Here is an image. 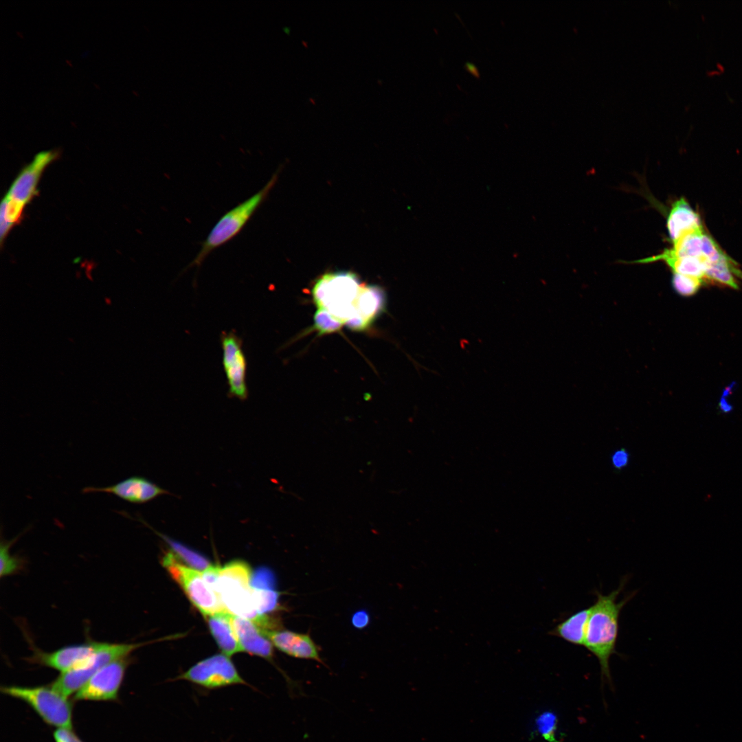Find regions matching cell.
Wrapping results in <instances>:
<instances>
[{
	"instance_id": "1",
	"label": "cell",
	"mask_w": 742,
	"mask_h": 742,
	"mask_svg": "<svg viewBox=\"0 0 742 742\" xmlns=\"http://www.w3.org/2000/svg\"><path fill=\"white\" fill-rule=\"evenodd\" d=\"M626 584V578L619 586L608 594L596 591V600L587 624L584 647L598 660L603 682L613 687L609 660L618 654L616 642L618 635L619 617L624 606L633 597L634 593L616 602L619 594Z\"/></svg>"
},
{
	"instance_id": "2",
	"label": "cell",
	"mask_w": 742,
	"mask_h": 742,
	"mask_svg": "<svg viewBox=\"0 0 742 742\" xmlns=\"http://www.w3.org/2000/svg\"><path fill=\"white\" fill-rule=\"evenodd\" d=\"M251 572L243 561H232L220 567L216 593L231 614L249 619L262 629L271 626L269 618L260 614L254 605Z\"/></svg>"
},
{
	"instance_id": "3",
	"label": "cell",
	"mask_w": 742,
	"mask_h": 742,
	"mask_svg": "<svg viewBox=\"0 0 742 742\" xmlns=\"http://www.w3.org/2000/svg\"><path fill=\"white\" fill-rule=\"evenodd\" d=\"M279 170L254 195L225 213L201 243V248L188 268L200 267L215 249L237 236L263 203L277 182Z\"/></svg>"
},
{
	"instance_id": "4",
	"label": "cell",
	"mask_w": 742,
	"mask_h": 742,
	"mask_svg": "<svg viewBox=\"0 0 742 742\" xmlns=\"http://www.w3.org/2000/svg\"><path fill=\"white\" fill-rule=\"evenodd\" d=\"M358 276L351 271H336L322 275L313 289L318 308L328 311L345 324L355 313V302L362 286Z\"/></svg>"
},
{
	"instance_id": "5",
	"label": "cell",
	"mask_w": 742,
	"mask_h": 742,
	"mask_svg": "<svg viewBox=\"0 0 742 742\" xmlns=\"http://www.w3.org/2000/svg\"><path fill=\"white\" fill-rule=\"evenodd\" d=\"M1 690L28 704L48 725L72 729V704L52 687L10 686Z\"/></svg>"
},
{
	"instance_id": "6",
	"label": "cell",
	"mask_w": 742,
	"mask_h": 742,
	"mask_svg": "<svg viewBox=\"0 0 742 742\" xmlns=\"http://www.w3.org/2000/svg\"><path fill=\"white\" fill-rule=\"evenodd\" d=\"M162 565L205 617L227 610L202 572L185 565L172 551L165 553Z\"/></svg>"
},
{
	"instance_id": "7",
	"label": "cell",
	"mask_w": 742,
	"mask_h": 742,
	"mask_svg": "<svg viewBox=\"0 0 742 742\" xmlns=\"http://www.w3.org/2000/svg\"><path fill=\"white\" fill-rule=\"evenodd\" d=\"M137 644H109L97 642L92 654L69 671L63 673L51 685L67 697L80 690L100 669L109 663L128 657Z\"/></svg>"
},
{
	"instance_id": "8",
	"label": "cell",
	"mask_w": 742,
	"mask_h": 742,
	"mask_svg": "<svg viewBox=\"0 0 742 742\" xmlns=\"http://www.w3.org/2000/svg\"><path fill=\"white\" fill-rule=\"evenodd\" d=\"M179 679L210 690L236 684L249 685L238 673L229 657L225 654L214 655L200 661L174 679Z\"/></svg>"
},
{
	"instance_id": "9",
	"label": "cell",
	"mask_w": 742,
	"mask_h": 742,
	"mask_svg": "<svg viewBox=\"0 0 742 742\" xmlns=\"http://www.w3.org/2000/svg\"><path fill=\"white\" fill-rule=\"evenodd\" d=\"M222 363L228 385V395L240 400L248 397L246 382L247 363L243 341L234 331L223 332L220 337Z\"/></svg>"
},
{
	"instance_id": "10",
	"label": "cell",
	"mask_w": 742,
	"mask_h": 742,
	"mask_svg": "<svg viewBox=\"0 0 742 742\" xmlns=\"http://www.w3.org/2000/svg\"><path fill=\"white\" fill-rule=\"evenodd\" d=\"M128 660V657L120 658L102 667L77 691L74 699L115 700L129 664Z\"/></svg>"
},
{
	"instance_id": "11",
	"label": "cell",
	"mask_w": 742,
	"mask_h": 742,
	"mask_svg": "<svg viewBox=\"0 0 742 742\" xmlns=\"http://www.w3.org/2000/svg\"><path fill=\"white\" fill-rule=\"evenodd\" d=\"M58 155L57 150L38 153L16 177L6 196L24 207L37 194V186L43 172Z\"/></svg>"
},
{
	"instance_id": "12",
	"label": "cell",
	"mask_w": 742,
	"mask_h": 742,
	"mask_svg": "<svg viewBox=\"0 0 742 742\" xmlns=\"http://www.w3.org/2000/svg\"><path fill=\"white\" fill-rule=\"evenodd\" d=\"M82 492L113 494L123 500L135 504L147 502L166 493L153 482L139 476L130 477L109 486H87L82 489Z\"/></svg>"
},
{
	"instance_id": "13",
	"label": "cell",
	"mask_w": 742,
	"mask_h": 742,
	"mask_svg": "<svg viewBox=\"0 0 742 742\" xmlns=\"http://www.w3.org/2000/svg\"><path fill=\"white\" fill-rule=\"evenodd\" d=\"M262 633L279 650L297 658L314 660L323 663L318 648L308 634L291 631L262 629Z\"/></svg>"
},
{
	"instance_id": "14",
	"label": "cell",
	"mask_w": 742,
	"mask_h": 742,
	"mask_svg": "<svg viewBox=\"0 0 742 742\" xmlns=\"http://www.w3.org/2000/svg\"><path fill=\"white\" fill-rule=\"evenodd\" d=\"M232 626L243 651L271 660L273 647L261 629L251 620L232 614Z\"/></svg>"
},
{
	"instance_id": "15",
	"label": "cell",
	"mask_w": 742,
	"mask_h": 742,
	"mask_svg": "<svg viewBox=\"0 0 742 742\" xmlns=\"http://www.w3.org/2000/svg\"><path fill=\"white\" fill-rule=\"evenodd\" d=\"M97 642L67 646L52 653L36 655V660L41 664L67 672L90 656Z\"/></svg>"
},
{
	"instance_id": "16",
	"label": "cell",
	"mask_w": 742,
	"mask_h": 742,
	"mask_svg": "<svg viewBox=\"0 0 742 742\" xmlns=\"http://www.w3.org/2000/svg\"><path fill=\"white\" fill-rule=\"evenodd\" d=\"M666 227L672 243L688 233L703 228L699 214L684 198L672 204L666 218Z\"/></svg>"
},
{
	"instance_id": "17",
	"label": "cell",
	"mask_w": 742,
	"mask_h": 742,
	"mask_svg": "<svg viewBox=\"0 0 742 742\" xmlns=\"http://www.w3.org/2000/svg\"><path fill=\"white\" fill-rule=\"evenodd\" d=\"M232 616L225 610L205 617L217 644L228 657L243 651L232 626Z\"/></svg>"
},
{
	"instance_id": "18",
	"label": "cell",
	"mask_w": 742,
	"mask_h": 742,
	"mask_svg": "<svg viewBox=\"0 0 742 742\" xmlns=\"http://www.w3.org/2000/svg\"><path fill=\"white\" fill-rule=\"evenodd\" d=\"M592 610V605L576 611L559 622L548 632V634L560 638L572 644L584 647Z\"/></svg>"
},
{
	"instance_id": "19",
	"label": "cell",
	"mask_w": 742,
	"mask_h": 742,
	"mask_svg": "<svg viewBox=\"0 0 742 742\" xmlns=\"http://www.w3.org/2000/svg\"><path fill=\"white\" fill-rule=\"evenodd\" d=\"M384 304L385 293L380 286L363 284L355 302L354 317L369 325L383 309Z\"/></svg>"
},
{
	"instance_id": "20",
	"label": "cell",
	"mask_w": 742,
	"mask_h": 742,
	"mask_svg": "<svg viewBox=\"0 0 742 742\" xmlns=\"http://www.w3.org/2000/svg\"><path fill=\"white\" fill-rule=\"evenodd\" d=\"M662 260L671 268L673 273L704 279L708 261L702 256L695 257H669L658 255L642 258L633 262L648 264Z\"/></svg>"
},
{
	"instance_id": "21",
	"label": "cell",
	"mask_w": 742,
	"mask_h": 742,
	"mask_svg": "<svg viewBox=\"0 0 742 742\" xmlns=\"http://www.w3.org/2000/svg\"><path fill=\"white\" fill-rule=\"evenodd\" d=\"M703 228L688 233L673 243V247L666 249L660 256L695 257L702 255Z\"/></svg>"
},
{
	"instance_id": "22",
	"label": "cell",
	"mask_w": 742,
	"mask_h": 742,
	"mask_svg": "<svg viewBox=\"0 0 742 742\" xmlns=\"http://www.w3.org/2000/svg\"><path fill=\"white\" fill-rule=\"evenodd\" d=\"M736 276L742 278V271L737 267L736 262L730 258L714 263H708L704 278L737 289L739 285Z\"/></svg>"
},
{
	"instance_id": "23",
	"label": "cell",
	"mask_w": 742,
	"mask_h": 742,
	"mask_svg": "<svg viewBox=\"0 0 742 742\" xmlns=\"http://www.w3.org/2000/svg\"><path fill=\"white\" fill-rule=\"evenodd\" d=\"M161 537L171 548L172 551L176 556L191 567L203 572L212 565L204 556L188 546L166 536L161 535Z\"/></svg>"
},
{
	"instance_id": "24",
	"label": "cell",
	"mask_w": 742,
	"mask_h": 742,
	"mask_svg": "<svg viewBox=\"0 0 742 742\" xmlns=\"http://www.w3.org/2000/svg\"><path fill=\"white\" fill-rule=\"evenodd\" d=\"M23 206L6 196L1 201L0 209V238L3 243L12 227L20 220Z\"/></svg>"
},
{
	"instance_id": "25",
	"label": "cell",
	"mask_w": 742,
	"mask_h": 742,
	"mask_svg": "<svg viewBox=\"0 0 742 742\" xmlns=\"http://www.w3.org/2000/svg\"><path fill=\"white\" fill-rule=\"evenodd\" d=\"M558 723L557 715L552 711L546 710L535 718V730L548 742H561L558 734Z\"/></svg>"
},
{
	"instance_id": "26",
	"label": "cell",
	"mask_w": 742,
	"mask_h": 742,
	"mask_svg": "<svg viewBox=\"0 0 742 742\" xmlns=\"http://www.w3.org/2000/svg\"><path fill=\"white\" fill-rule=\"evenodd\" d=\"M252 587V586H251ZM255 607L260 614L273 611L278 605L280 593L272 589H260L252 587Z\"/></svg>"
},
{
	"instance_id": "27",
	"label": "cell",
	"mask_w": 742,
	"mask_h": 742,
	"mask_svg": "<svg viewBox=\"0 0 742 742\" xmlns=\"http://www.w3.org/2000/svg\"><path fill=\"white\" fill-rule=\"evenodd\" d=\"M671 284L674 290L683 297L695 294L703 284V279L673 273Z\"/></svg>"
},
{
	"instance_id": "28",
	"label": "cell",
	"mask_w": 742,
	"mask_h": 742,
	"mask_svg": "<svg viewBox=\"0 0 742 742\" xmlns=\"http://www.w3.org/2000/svg\"><path fill=\"white\" fill-rule=\"evenodd\" d=\"M343 322L333 316L328 311L318 308L314 315V328L319 334L331 333L339 330Z\"/></svg>"
},
{
	"instance_id": "29",
	"label": "cell",
	"mask_w": 742,
	"mask_h": 742,
	"mask_svg": "<svg viewBox=\"0 0 742 742\" xmlns=\"http://www.w3.org/2000/svg\"><path fill=\"white\" fill-rule=\"evenodd\" d=\"M12 541H1L0 548V574L3 577L13 574L17 571L21 565V561L16 556L10 553V548Z\"/></svg>"
},
{
	"instance_id": "30",
	"label": "cell",
	"mask_w": 742,
	"mask_h": 742,
	"mask_svg": "<svg viewBox=\"0 0 742 742\" xmlns=\"http://www.w3.org/2000/svg\"><path fill=\"white\" fill-rule=\"evenodd\" d=\"M708 263H714L730 258L723 252L715 240L704 232L702 236V255Z\"/></svg>"
},
{
	"instance_id": "31",
	"label": "cell",
	"mask_w": 742,
	"mask_h": 742,
	"mask_svg": "<svg viewBox=\"0 0 742 742\" xmlns=\"http://www.w3.org/2000/svg\"><path fill=\"white\" fill-rule=\"evenodd\" d=\"M251 583L255 588L273 589L275 584L274 576L269 570L263 568L252 575Z\"/></svg>"
},
{
	"instance_id": "32",
	"label": "cell",
	"mask_w": 742,
	"mask_h": 742,
	"mask_svg": "<svg viewBox=\"0 0 742 742\" xmlns=\"http://www.w3.org/2000/svg\"><path fill=\"white\" fill-rule=\"evenodd\" d=\"M611 460L613 467L619 471L628 465L629 454L625 449L621 448L614 452Z\"/></svg>"
},
{
	"instance_id": "33",
	"label": "cell",
	"mask_w": 742,
	"mask_h": 742,
	"mask_svg": "<svg viewBox=\"0 0 742 742\" xmlns=\"http://www.w3.org/2000/svg\"><path fill=\"white\" fill-rule=\"evenodd\" d=\"M76 734L71 730L58 728L54 733L56 742H74Z\"/></svg>"
},
{
	"instance_id": "34",
	"label": "cell",
	"mask_w": 742,
	"mask_h": 742,
	"mask_svg": "<svg viewBox=\"0 0 742 742\" xmlns=\"http://www.w3.org/2000/svg\"><path fill=\"white\" fill-rule=\"evenodd\" d=\"M369 620L368 614L364 610H361L353 615L352 623L356 628L363 629L368 625Z\"/></svg>"
},
{
	"instance_id": "35",
	"label": "cell",
	"mask_w": 742,
	"mask_h": 742,
	"mask_svg": "<svg viewBox=\"0 0 742 742\" xmlns=\"http://www.w3.org/2000/svg\"><path fill=\"white\" fill-rule=\"evenodd\" d=\"M464 68L466 69V71L470 72L475 77L480 78V74L479 69H478L477 67L473 63H471L470 61H466L464 63Z\"/></svg>"
},
{
	"instance_id": "36",
	"label": "cell",
	"mask_w": 742,
	"mask_h": 742,
	"mask_svg": "<svg viewBox=\"0 0 742 742\" xmlns=\"http://www.w3.org/2000/svg\"><path fill=\"white\" fill-rule=\"evenodd\" d=\"M74 742H82L76 735L74 737Z\"/></svg>"
}]
</instances>
